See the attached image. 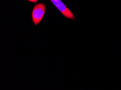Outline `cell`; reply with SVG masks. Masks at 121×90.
Masks as SVG:
<instances>
[{
    "mask_svg": "<svg viewBox=\"0 0 121 90\" xmlns=\"http://www.w3.org/2000/svg\"><path fill=\"white\" fill-rule=\"evenodd\" d=\"M46 6L43 3L35 5L32 12L33 22L35 27L41 22L45 13Z\"/></svg>",
    "mask_w": 121,
    "mask_h": 90,
    "instance_id": "obj_1",
    "label": "cell"
},
{
    "mask_svg": "<svg viewBox=\"0 0 121 90\" xmlns=\"http://www.w3.org/2000/svg\"><path fill=\"white\" fill-rule=\"evenodd\" d=\"M50 1L56 7L65 17L71 19L75 18V16L72 12L60 0H50Z\"/></svg>",
    "mask_w": 121,
    "mask_h": 90,
    "instance_id": "obj_2",
    "label": "cell"
},
{
    "mask_svg": "<svg viewBox=\"0 0 121 90\" xmlns=\"http://www.w3.org/2000/svg\"><path fill=\"white\" fill-rule=\"evenodd\" d=\"M30 2H31L35 3H36L38 1V0H28Z\"/></svg>",
    "mask_w": 121,
    "mask_h": 90,
    "instance_id": "obj_3",
    "label": "cell"
}]
</instances>
